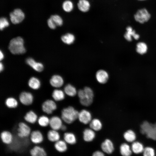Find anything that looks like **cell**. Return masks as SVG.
Instances as JSON below:
<instances>
[{"label": "cell", "instance_id": "cell-15", "mask_svg": "<svg viewBox=\"0 0 156 156\" xmlns=\"http://www.w3.org/2000/svg\"><path fill=\"white\" fill-rule=\"evenodd\" d=\"M0 138L2 142L6 144H10L13 140V136L12 133L8 131L4 130L2 131L0 134Z\"/></svg>", "mask_w": 156, "mask_h": 156}, {"label": "cell", "instance_id": "cell-26", "mask_svg": "<svg viewBox=\"0 0 156 156\" xmlns=\"http://www.w3.org/2000/svg\"><path fill=\"white\" fill-rule=\"evenodd\" d=\"M120 154L123 156H129L132 155V152L129 145L125 143L120 145Z\"/></svg>", "mask_w": 156, "mask_h": 156}, {"label": "cell", "instance_id": "cell-46", "mask_svg": "<svg viewBox=\"0 0 156 156\" xmlns=\"http://www.w3.org/2000/svg\"><path fill=\"white\" fill-rule=\"evenodd\" d=\"M139 0V1H144V0Z\"/></svg>", "mask_w": 156, "mask_h": 156}, {"label": "cell", "instance_id": "cell-29", "mask_svg": "<svg viewBox=\"0 0 156 156\" xmlns=\"http://www.w3.org/2000/svg\"><path fill=\"white\" fill-rule=\"evenodd\" d=\"M52 96L54 100L55 101H60L63 100L65 98L64 92L62 90L55 89L52 92Z\"/></svg>", "mask_w": 156, "mask_h": 156}, {"label": "cell", "instance_id": "cell-7", "mask_svg": "<svg viewBox=\"0 0 156 156\" xmlns=\"http://www.w3.org/2000/svg\"><path fill=\"white\" fill-rule=\"evenodd\" d=\"M57 108V105L55 102L51 99H47L42 104L41 108L42 111L47 114H52Z\"/></svg>", "mask_w": 156, "mask_h": 156}, {"label": "cell", "instance_id": "cell-23", "mask_svg": "<svg viewBox=\"0 0 156 156\" xmlns=\"http://www.w3.org/2000/svg\"><path fill=\"white\" fill-rule=\"evenodd\" d=\"M123 136L125 140L129 142H133L136 138V136L134 131L129 129L126 131L123 134Z\"/></svg>", "mask_w": 156, "mask_h": 156}, {"label": "cell", "instance_id": "cell-3", "mask_svg": "<svg viewBox=\"0 0 156 156\" xmlns=\"http://www.w3.org/2000/svg\"><path fill=\"white\" fill-rule=\"evenodd\" d=\"M8 47L10 52L14 54H22L26 51L23 40L21 37L12 39L10 42Z\"/></svg>", "mask_w": 156, "mask_h": 156}, {"label": "cell", "instance_id": "cell-14", "mask_svg": "<svg viewBox=\"0 0 156 156\" xmlns=\"http://www.w3.org/2000/svg\"><path fill=\"white\" fill-rule=\"evenodd\" d=\"M101 147L103 151L108 154L113 153L114 150V146L112 142L109 139H106L102 142Z\"/></svg>", "mask_w": 156, "mask_h": 156}, {"label": "cell", "instance_id": "cell-16", "mask_svg": "<svg viewBox=\"0 0 156 156\" xmlns=\"http://www.w3.org/2000/svg\"><path fill=\"white\" fill-rule=\"evenodd\" d=\"M126 29L127 31L125 34L124 36L127 40L129 41H131L132 39V37L135 40H138L139 38V35L136 33L135 31L133 30L131 27L128 26Z\"/></svg>", "mask_w": 156, "mask_h": 156}, {"label": "cell", "instance_id": "cell-39", "mask_svg": "<svg viewBox=\"0 0 156 156\" xmlns=\"http://www.w3.org/2000/svg\"><path fill=\"white\" fill-rule=\"evenodd\" d=\"M50 18L53 20L57 26H61L62 25L63 20L60 16L58 15H52Z\"/></svg>", "mask_w": 156, "mask_h": 156}, {"label": "cell", "instance_id": "cell-30", "mask_svg": "<svg viewBox=\"0 0 156 156\" xmlns=\"http://www.w3.org/2000/svg\"><path fill=\"white\" fill-rule=\"evenodd\" d=\"M61 39L64 43L70 45L73 43L75 40V37L73 34L68 33L62 36Z\"/></svg>", "mask_w": 156, "mask_h": 156}, {"label": "cell", "instance_id": "cell-13", "mask_svg": "<svg viewBox=\"0 0 156 156\" xmlns=\"http://www.w3.org/2000/svg\"><path fill=\"white\" fill-rule=\"evenodd\" d=\"M97 81L101 84H105L108 81L109 76L108 73L105 70L101 69L97 71L95 75Z\"/></svg>", "mask_w": 156, "mask_h": 156}, {"label": "cell", "instance_id": "cell-34", "mask_svg": "<svg viewBox=\"0 0 156 156\" xmlns=\"http://www.w3.org/2000/svg\"><path fill=\"white\" fill-rule=\"evenodd\" d=\"M50 119L46 116L42 115L38 119L37 122L39 125L42 127H46L49 124Z\"/></svg>", "mask_w": 156, "mask_h": 156}, {"label": "cell", "instance_id": "cell-20", "mask_svg": "<svg viewBox=\"0 0 156 156\" xmlns=\"http://www.w3.org/2000/svg\"><path fill=\"white\" fill-rule=\"evenodd\" d=\"M48 140L51 142H55L60 139V135L57 131L51 129L47 133Z\"/></svg>", "mask_w": 156, "mask_h": 156}, {"label": "cell", "instance_id": "cell-37", "mask_svg": "<svg viewBox=\"0 0 156 156\" xmlns=\"http://www.w3.org/2000/svg\"><path fill=\"white\" fill-rule=\"evenodd\" d=\"M62 7L63 10L66 12H70L73 9L74 5L73 2L70 0L65 1L63 3Z\"/></svg>", "mask_w": 156, "mask_h": 156}, {"label": "cell", "instance_id": "cell-9", "mask_svg": "<svg viewBox=\"0 0 156 156\" xmlns=\"http://www.w3.org/2000/svg\"><path fill=\"white\" fill-rule=\"evenodd\" d=\"M19 98L21 103L25 105H29L32 103L33 101V95L29 92H22L20 94Z\"/></svg>", "mask_w": 156, "mask_h": 156}, {"label": "cell", "instance_id": "cell-4", "mask_svg": "<svg viewBox=\"0 0 156 156\" xmlns=\"http://www.w3.org/2000/svg\"><path fill=\"white\" fill-rule=\"evenodd\" d=\"M79 112L72 106L63 109L61 113V118L65 123L70 124L78 118Z\"/></svg>", "mask_w": 156, "mask_h": 156}, {"label": "cell", "instance_id": "cell-42", "mask_svg": "<svg viewBox=\"0 0 156 156\" xmlns=\"http://www.w3.org/2000/svg\"><path fill=\"white\" fill-rule=\"evenodd\" d=\"M93 156H103L104 155V154L102 152L100 151H96L94 152L92 155Z\"/></svg>", "mask_w": 156, "mask_h": 156}, {"label": "cell", "instance_id": "cell-1", "mask_svg": "<svg viewBox=\"0 0 156 156\" xmlns=\"http://www.w3.org/2000/svg\"><path fill=\"white\" fill-rule=\"evenodd\" d=\"M140 131L147 138L156 140V122L152 123L144 121L140 125Z\"/></svg>", "mask_w": 156, "mask_h": 156}, {"label": "cell", "instance_id": "cell-43", "mask_svg": "<svg viewBox=\"0 0 156 156\" xmlns=\"http://www.w3.org/2000/svg\"><path fill=\"white\" fill-rule=\"evenodd\" d=\"M66 129L67 128L66 126L64 125H62L60 129L62 131H66Z\"/></svg>", "mask_w": 156, "mask_h": 156}, {"label": "cell", "instance_id": "cell-21", "mask_svg": "<svg viewBox=\"0 0 156 156\" xmlns=\"http://www.w3.org/2000/svg\"><path fill=\"white\" fill-rule=\"evenodd\" d=\"M50 82L52 86L58 88L61 87L63 85L64 80L61 76L56 75L52 76Z\"/></svg>", "mask_w": 156, "mask_h": 156}, {"label": "cell", "instance_id": "cell-8", "mask_svg": "<svg viewBox=\"0 0 156 156\" xmlns=\"http://www.w3.org/2000/svg\"><path fill=\"white\" fill-rule=\"evenodd\" d=\"M150 17V14L145 8L138 10L134 16L135 20L141 23L147 21Z\"/></svg>", "mask_w": 156, "mask_h": 156}, {"label": "cell", "instance_id": "cell-35", "mask_svg": "<svg viewBox=\"0 0 156 156\" xmlns=\"http://www.w3.org/2000/svg\"><path fill=\"white\" fill-rule=\"evenodd\" d=\"M28 85L32 89L37 90L40 88V81L38 79L35 77H32L29 79Z\"/></svg>", "mask_w": 156, "mask_h": 156}, {"label": "cell", "instance_id": "cell-28", "mask_svg": "<svg viewBox=\"0 0 156 156\" xmlns=\"http://www.w3.org/2000/svg\"><path fill=\"white\" fill-rule=\"evenodd\" d=\"M64 139L67 143L70 144H74L76 142L75 135L73 133L66 132L64 134Z\"/></svg>", "mask_w": 156, "mask_h": 156}, {"label": "cell", "instance_id": "cell-40", "mask_svg": "<svg viewBox=\"0 0 156 156\" xmlns=\"http://www.w3.org/2000/svg\"><path fill=\"white\" fill-rule=\"evenodd\" d=\"M9 24L7 19L5 17H1L0 19V29L3 30L5 28L8 27Z\"/></svg>", "mask_w": 156, "mask_h": 156}, {"label": "cell", "instance_id": "cell-11", "mask_svg": "<svg viewBox=\"0 0 156 156\" xmlns=\"http://www.w3.org/2000/svg\"><path fill=\"white\" fill-rule=\"evenodd\" d=\"M62 121L61 118L53 116L50 118L49 125L51 129L58 131L60 129L63 125Z\"/></svg>", "mask_w": 156, "mask_h": 156}, {"label": "cell", "instance_id": "cell-31", "mask_svg": "<svg viewBox=\"0 0 156 156\" xmlns=\"http://www.w3.org/2000/svg\"><path fill=\"white\" fill-rule=\"evenodd\" d=\"M89 124L90 128L94 131H98L100 130L102 127L101 122L97 118L92 120Z\"/></svg>", "mask_w": 156, "mask_h": 156}, {"label": "cell", "instance_id": "cell-24", "mask_svg": "<svg viewBox=\"0 0 156 156\" xmlns=\"http://www.w3.org/2000/svg\"><path fill=\"white\" fill-rule=\"evenodd\" d=\"M144 148L143 145L139 141H134L131 144V149L135 154H138L143 153Z\"/></svg>", "mask_w": 156, "mask_h": 156}, {"label": "cell", "instance_id": "cell-27", "mask_svg": "<svg viewBox=\"0 0 156 156\" xmlns=\"http://www.w3.org/2000/svg\"><path fill=\"white\" fill-rule=\"evenodd\" d=\"M79 10L83 12H88L90 7V4L87 0H79L77 3Z\"/></svg>", "mask_w": 156, "mask_h": 156}, {"label": "cell", "instance_id": "cell-2", "mask_svg": "<svg viewBox=\"0 0 156 156\" xmlns=\"http://www.w3.org/2000/svg\"><path fill=\"white\" fill-rule=\"evenodd\" d=\"M81 104L83 106H88L92 103L94 93L89 87H86L83 89L79 90L77 92Z\"/></svg>", "mask_w": 156, "mask_h": 156}, {"label": "cell", "instance_id": "cell-36", "mask_svg": "<svg viewBox=\"0 0 156 156\" xmlns=\"http://www.w3.org/2000/svg\"><path fill=\"white\" fill-rule=\"evenodd\" d=\"M147 46L146 44L143 42H139L136 45L137 52L140 54H143L146 53L147 50Z\"/></svg>", "mask_w": 156, "mask_h": 156}, {"label": "cell", "instance_id": "cell-38", "mask_svg": "<svg viewBox=\"0 0 156 156\" xmlns=\"http://www.w3.org/2000/svg\"><path fill=\"white\" fill-rule=\"evenodd\" d=\"M155 153L154 149L150 146H146L144 148L143 152L144 156H154Z\"/></svg>", "mask_w": 156, "mask_h": 156}, {"label": "cell", "instance_id": "cell-17", "mask_svg": "<svg viewBox=\"0 0 156 156\" xmlns=\"http://www.w3.org/2000/svg\"><path fill=\"white\" fill-rule=\"evenodd\" d=\"M26 62L28 65L38 72H41L43 69L44 67L42 64L36 62L32 58H27L26 60Z\"/></svg>", "mask_w": 156, "mask_h": 156}, {"label": "cell", "instance_id": "cell-5", "mask_svg": "<svg viewBox=\"0 0 156 156\" xmlns=\"http://www.w3.org/2000/svg\"><path fill=\"white\" fill-rule=\"evenodd\" d=\"M17 136L21 139L29 137L31 133L30 127L23 122H20L18 124L17 130Z\"/></svg>", "mask_w": 156, "mask_h": 156}, {"label": "cell", "instance_id": "cell-6", "mask_svg": "<svg viewBox=\"0 0 156 156\" xmlns=\"http://www.w3.org/2000/svg\"><path fill=\"white\" fill-rule=\"evenodd\" d=\"M10 20L14 24L21 22L24 19L25 15L24 12L19 9H16L10 14Z\"/></svg>", "mask_w": 156, "mask_h": 156}, {"label": "cell", "instance_id": "cell-41", "mask_svg": "<svg viewBox=\"0 0 156 156\" xmlns=\"http://www.w3.org/2000/svg\"><path fill=\"white\" fill-rule=\"evenodd\" d=\"M47 23L48 26L50 28L54 29L56 28V25L50 18L48 20Z\"/></svg>", "mask_w": 156, "mask_h": 156}, {"label": "cell", "instance_id": "cell-33", "mask_svg": "<svg viewBox=\"0 0 156 156\" xmlns=\"http://www.w3.org/2000/svg\"><path fill=\"white\" fill-rule=\"evenodd\" d=\"M5 104L7 107L10 109L15 108L18 105L17 100L12 97H9L7 98L5 101Z\"/></svg>", "mask_w": 156, "mask_h": 156}, {"label": "cell", "instance_id": "cell-25", "mask_svg": "<svg viewBox=\"0 0 156 156\" xmlns=\"http://www.w3.org/2000/svg\"><path fill=\"white\" fill-rule=\"evenodd\" d=\"M66 143L64 140H60L55 142L54 147L56 150L58 152H64L67 150V149Z\"/></svg>", "mask_w": 156, "mask_h": 156}, {"label": "cell", "instance_id": "cell-44", "mask_svg": "<svg viewBox=\"0 0 156 156\" xmlns=\"http://www.w3.org/2000/svg\"><path fill=\"white\" fill-rule=\"evenodd\" d=\"M0 60H2L4 57V55L3 54V53L2 52V51H0Z\"/></svg>", "mask_w": 156, "mask_h": 156}, {"label": "cell", "instance_id": "cell-45", "mask_svg": "<svg viewBox=\"0 0 156 156\" xmlns=\"http://www.w3.org/2000/svg\"><path fill=\"white\" fill-rule=\"evenodd\" d=\"M3 64L1 63H0V71L1 72L2 70H3Z\"/></svg>", "mask_w": 156, "mask_h": 156}, {"label": "cell", "instance_id": "cell-22", "mask_svg": "<svg viewBox=\"0 0 156 156\" xmlns=\"http://www.w3.org/2000/svg\"><path fill=\"white\" fill-rule=\"evenodd\" d=\"M95 135L94 131L91 128L86 129L83 132V138L86 142L92 141L95 138Z\"/></svg>", "mask_w": 156, "mask_h": 156}, {"label": "cell", "instance_id": "cell-18", "mask_svg": "<svg viewBox=\"0 0 156 156\" xmlns=\"http://www.w3.org/2000/svg\"><path fill=\"white\" fill-rule=\"evenodd\" d=\"M29 153L32 156H45L47 155L44 149L38 146H35L31 149Z\"/></svg>", "mask_w": 156, "mask_h": 156}, {"label": "cell", "instance_id": "cell-19", "mask_svg": "<svg viewBox=\"0 0 156 156\" xmlns=\"http://www.w3.org/2000/svg\"><path fill=\"white\" fill-rule=\"evenodd\" d=\"M24 119L27 122L33 124L37 121L38 118L36 114L33 111L31 110L26 113Z\"/></svg>", "mask_w": 156, "mask_h": 156}, {"label": "cell", "instance_id": "cell-32", "mask_svg": "<svg viewBox=\"0 0 156 156\" xmlns=\"http://www.w3.org/2000/svg\"><path fill=\"white\" fill-rule=\"evenodd\" d=\"M64 92L67 95L73 97L77 94V91L75 87L73 85L69 84L65 87Z\"/></svg>", "mask_w": 156, "mask_h": 156}, {"label": "cell", "instance_id": "cell-10", "mask_svg": "<svg viewBox=\"0 0 156 156\" xmlns=\"http://www.w3.org/2000/svg\"><path fill=\"white\" fill-rule=\"evenodd\" d=\"M78 118L80 122L86 125L90 123L92 120V116L89 111L83 109L79 112Z\"/></svg>", "mask_w": 156, "mask_h": 156}, {"label": "cell", "instance_id": "cell-12", "mask_svg": "<svg viewBox=\"0 0 156 156\" xmlns=\"http://www.w3.org/2000/svg\"><path fill=\"white\" fill-rule=\"evenodd\" d=\"M31 142L35 144H39L43 141V136L42 133L39 130H34L31 132L30 135Z\"/></svg>", "mask_w": 156, "mask_h": 156}]
</instances>
